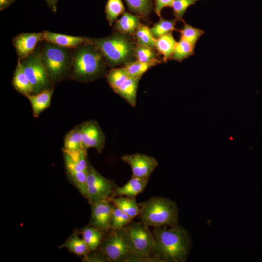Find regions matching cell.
<instances>
[{"label":"cell","instance_id":"1","mask_svg":"<svg viewBox=\"0 0 262 262\" xmlns=\"http://www.w3.org/2000/svg\"><path fill=\"white\" fill-rule=\"evenodd\" d=\"M153 234L155 244L152 255L160 262H184L190 248L186 230L177 225L170 229L155 228Z\"/></svg>","mask_w":262,"mask_h":262},{"label":"cell","instance_id":"2","mask_svg":"<svg viewBox=\"0 0 262 262\" xmlns=\"http://www.w3.org/2000/svg\"><path fill=\"white\" fill-rule=\"evenodd\" d=\"M72 52L70 77L77 81L88 82L106 74V60L92 43H83Z\"/></svg>","mask_w":262,"mask_h":262},{"label":"cell","instance_id":"3","mask_svg":"<svg viewBox=\"0 0 262 262\" xmlns=\"http://www.w3.org/2000/svg\"><path fill=\"white\" fill-rule=\"evenodd\" d=\"M129 36L117 31L105 37L90 40L102 53L108 65L115 66H125L136 59V45Z\"/></svg>","mask_w":262,"mask_h":262},{"label":"cell","instance_id":"4","mask_svg":"<svg viewBox=\"0 0 262 262\" xmlns=\"http://www.w3.org/2000/svg\"><path fill=\"white\" fill-rule=\"evenodd\" d=\"M141 221L155 228L173 227L178 223V209L174 202L162 197H153L139 204Z\"/></svg>","mask_w":262,"mask_h":262},{"label":"cell","instance_id":"5","mask_svg":"<svg viewBox=\"0 0 262 262\" xmlns=\"http://www.w3.org/2000/svg\"><path fill=\"white\" fill-rule=\"evenodd\" d=\"M42 62L53 84L70 77L72 52L45 41L40 48Z\"/></svg>","mask_w":262,"mask_h":262},{"label":"cell","instance_id":"6","mask_svg":"<svg viewBox=\"0 0 262 262\" xmlns=\"http://www.w3.org/2000/svg\"><path fill=\"white\" fill-rule=\"evenodd\" d=\"M126 243L131 255L148 257L152 256L155 242L149 226L142 222H131L118 231Z\"/></svg>","mask_w":262,"mask_h":262},{"label":"cell","instance_id":"7","mask_svg":"<svg viewBox=\"0 0 262 262\" xmlns=\"http://www.w3.org/2000/svg\"><path fill=\"white\" fill-rule=\"evenodd\" d=\"M24 72L30 82L33 94L53 87L42 61L40 48L25 59L20 61Z\"/></svg>","mask_w":262,"mask_h":262},{"label":"cell","instance_id":"8","mask_svg":"<svg viewBox=\"0 0 262 262\" xmlns=\"http://www.w3.org/2000/svg\"><path fill=\"white\" fill-rule=\"evenodd\" d=\"M115 183L98 173L89 164L87 178V196L90 202L111 199L115 189Z\"/></svg>","mask_w":262,"mask_h":262},{"label":"cell","instance_id":"9","mask_svg":"<svg viewBox=\"0 0 262 262\" xmlns=\"http://www.w3.org/2000/svg\"><path fill=\"white\" fill-rule=\"evenodd\" d=\"M102 251L109 262H127L131 255L120 232L113 230L104 240Z\"/></svg>","mask_w":262,"mask_h":262},{"label":"cell","instance_id":"10","mask_svg":"<svg viewBox=\"0 0 262 262\" xmlns=\"http://www.w3.org/2000/svg\"><path fill=\"white\" fill-rule=\"evenodd\" d=\"M121 159L131 167L132 176L147 180L158 165L154 157L142 153L124 155Z\"/></svg>","mask_w":262,"mask_h":262},{"label":"cell","instance_id":"11","mask_svg":"<svg viewBox=\"0 0 262 262\" xmlns=\"http://www.w3.org/2000/svg\"><path fill=\"white\" fill-rule=\"evenodd\" d=\"M44 40L43 32L22 33L12 39L18 60L22 61L32 54L38 43Z\"/></svg>","mask_w":262,"mask_h":262},{"label":"cell","instance_id":"12","mask_svg":"<svg viewBox=\"0 0 262 262\" xmlns=\"http://www.w3.org/2000/svg\"><path fill=\"white\" fill-rule=\"evenodd\" d=\"M111 199L98 200L91 203L90 226L103 231L110 229L111 216L114 204Z\"/></svg>","mask_w":262,"mask_h":262},{"label":"cell","instance_id":"13","mask_svg":"<svg viewBox=\"0 0 262 262\" xmlns=\"http://www.w3.org/2000/svg\"><path fill=\"white\" fill-rule=\"evenodd\" d=\"M83 142L84 149H95L100 153L105 146V136L99 124L95 120H90L82 123Z\"/></svg>","mask_w":262,"mask_h":262},{"label":"cell","instance_id":"14","mask_svg":"<svg viewBox=\"0 0 262 262\" xmlns=\"http://www.w3.org/2000/svg\"><path fill=\"white\" fill-rule=\"evenodd\" d=\"M43 32L45 41L67 49H75L90 41V38L85 37L63 34L49 31Z\"/></svg>","mask_w":262,"mask_h":262},{"label":"cell","instance_id":"15","mask_svg":"<svg viewBox=\"0 0 262 262\" xmlns=\"http://www.w3.org/2000/svg\"><path fill=\"white\" fill-rule=\"evenodd\" d=\"M53 92L54 88L52 87L26 96L30 103L34 117H38L50 106Z\"/></svg>","mask_w":262,"mask_h":262},{"label":"cell","instance_id":"16","mask_svg":"<svg viewBox=\"0 0 262 262\" xmlns=\"http://www.w3.org/2000/svg\"><path fill=\"white\" fill-rule=\"evenodd\" d=\"M148 180L136 177H132L123 186L115 187L114 195L119 196L135 197L143 191Z\"/></svg>","mask_w":262,"mask_h":262},{"label":"cell","instance_id":"17","mask_svg":"<svg viewBox=\"0 0 262 262\" xmlns=\"http://www.w3.org/2000/svg\"><path fill=\"white\" fill-rule=\"evenodd\" d=\"M141 18L137 15L124 12L121 17L116 21L114 29L122 33L133 35L137 29L141 25Z\"/></svg>","mask_w":262,"mask_h":262},{"label":"cell","instance_id":"18","mask_svg":"<svg viewBox=\"0 0 262 262\" xmlns=\"http://www.w3.org/2000/svg\"><path fill=\"white\" fill-rule=\"evenodd\" d=\"M140 78L129 76L115 92L132 107L136 104L137 92Z\"/></svg>","mask_w":262,"mask_h":262},{"label":"cell","instance_id":"19","mask_svg":"<svg viewBox=\"0 0 262 262\" xmlns=\"http://www.w3.org/2000/svg\"><path fill=\"white\" fill-rule=\"evenodd\" d=\"M12 83L14 89L25 97L33 94V86L24 72L20 60H18Z\"/></svg>","mask_w":262,"mask_h":262},{"label":"cell","instance_id":"20","mask_svg":"<svg viewBox=\"0 0 262 262\" xmlns=\"http://www.w3.org/2000/svg\"><path fill=\"white\" fill-rule=\"evenodd\" d=\"M65 166L69 178L78 190L87 196V172L77 169L66 157L64 156Z\"/></svg>","mask_w":262,"mask_h":262},{"label":"cell","instance_id":"21","mask_svg":"<svg viewBox=\"0 0 262 262\" xmlns=\"http://www.w3.org/2000/svg\"><path fill=\"white\" fill-rule=\"evenodd\" d=\"M82 142V125L81 124L75 127L66 134L64 140L63 149L68 152H72L84 149Z\"/></svg>","mask_w":262,"mask_h":262},{"label":"cell","instance_id":"22","mask_svg":"<svg viewBox=\"0 0 262 262\" xmlns=\"http://www.w3.org/2000/svg\"><path fill=\"white\" fill-rule=\"evenodd\" d=\"M176 43L172 33L156 38L155 49L163 56L164 62L171 59Z\"/></svg>","mask_w":262,"mask_h":262},{"label":"cell","instance_id":"23","mask_svg":"<svg viewBox=\"0 0 262 262\" xmlns=\"http://www.w3.org/2000/svg\"><path fill=\"white\" fill-rule=\"evenodd\" d=\"M111 201L115 206L119 208L132 219L139 214L140 207L135 197L120 196L111 198Z\"/></svg>","mask_w":262,"mask_h":262},{"label":"cell","instance_id":"24","mask_svg":"<svg viewBox=\"0 0 262 262\" xmlns=\"http://www.w3.org/2000/svg\"><path fill=\"white\" fill-rule=\"evenodd\" d=\"M66 248L71 252L79 256H87L90 251L82 238H80L77 233L70 236L61 246Z\"/></svg>","mask_w":262,"mask_h":262},{"label":"cell","instance_id":"25","mask_svg":"<svg viewBox=\"0 0 262 262\" xmlns=\"http://www.w3.org/2000/svg\"><path fill=\"white\" fill-rule=\"evenodd\" d=\"M81 234L90 251L96 250L101 243L103 231L95 227H84L82 229Z\"/></svg>","mask_w":262,"mask_h":262},{"label":"cell","instance_id":"26","mask_svg":"<svg viewBox=\"0 0 262 262\" xmlns=\"http://www.w3.org/2000/svg\"><path fill=\"white\" fill-rule=\"evenodd\" d=\"M127 5L129 10L146 19L150 14L153 0H124Z\"/></svg>","mask_w":262,"mask_h":262},{"label":"cell","instance_id":"27","mask_svg":"<svg viewBox=\"0 0 262 262\" xmlns=\"http://www.w3.org/2000/svg\"><path fill=\"white\" fill-rule=\"evenodd\" d=\"M195 46L180 38L175 46L171 60L182 62L184 59L194 55Z\"/></svg>","mask_w":262,"mask_h":262},{"label":"cell","instance_id":"28","mask_svg":"<svg viewBox=\"0 0 262 262\" xmlns=\"http://www.w3.org/2000/svg\"><path fill=\"white\" fill-rule=\"evenodd\" d=\"M125 8L121 0H107L105 12L106 19L110 26H112L118 16L125 12Z\"/></svg>","mask_w":262,"mask_h":262},{"label":"cell","instance_id":"29","mask_svg":"<svg viewBox=\"0 0 262 262\" xmlns=\"http://www.w3.org/2000/svg\"><path fill=\"white\" fill-rule=\"evenodd\" d=\"M132 220L129 215L114 205L112 213L110 229L115 231H118L131 222Z\"/></svg>","mask_w":262,"mask_h":262},{"label":"cell","instance_id":"30","mask_svg":"<svg viewBox=\"0 0 262 262\" xmlns=\"http://www.w3.org/2000/svg\"><path fill=\"white\" fill-rule=\"evenodd\" d=\"M128 77L129 75L124 67L111 69L106 74L107 81L115 92Z\"/></svg>","mask_w":262,"mask_h":262},{"label":"cell","instance_id":"31","mask_svg":"<svg viewBox=\"0 0 262 262\" xmlns=\"http://www.w3.org/2000/svg\"><path fill=\"white\" fill-rule=\"evenodd\" d=\"M137 44L154 49L156 38L152 34L150 28L147 26L141 25L133 34Z\"/></svg>","mask_w":262,"mask_h":262},{"label":"cell","instance_id":"32","mask_svg":"<svg viewBox=\"0 0 262 262\" xmlns=\"http://www.w3.org/2000/svg\"><path fill=\"white\" fill-rule=\"evenodd\" d=\"M157 64L155 62H142L136 60L128 63L124 67L129 76L141 77L148 69Z\"/></svg>","mask_w":262,"mask_h":262},{"label":"cell","instance_id":"33","mask_svg":"<svg viewBox=\"0 0 262 262\" xmlns=\"http://www.w3.org/2000/svg\"><path fill=\"white\" fill-rule=\"evenodd\" d=\"M183 23V28L177 31L180 33V38L195 46L200 37L204 33V32L200 29L191 26L184 21Z\"/></svg>","mask_w":262,"mask_h":262},{"label":"cell","instance_id":"34","mask_svg":"<svg viewBox=\"0 0 262 262\" xmlns=\"http://www.w3.org/2000/svg\"><path fill=\"white\" fill-rule=\"evenodd\" d=\"M134 54L136 60L142 62L160 63V60L157 58V55L154 49L147 46L136 44L135 47Z\"/></svg>","mask_w":262,"mask_h":262},{"label":"cell","instance_id":"35","mask_svg":"<svg viewBox=\"0 0 262 262\" xmlns=\"http://www.w3.org/2000/svg\"><path fill=\"white\" fill-rule=\"evenodd\" d=\"M177 20L174 19H165L160 17L159 21L154 24L150 28L154 37L156 39L162 35L172 33L175 29Z\"/></svg>","mask_w":262,"mask_h":262},{"label":"cell","instance_id":"36","mask_svg":"<svg viewBox=\"0 0 262 262\" xmlns=\"http://www.w3.org/2000/svg\"><path fill=\"white\" fill-rule=\"evenodd\" d=\"M201 0H174L172 8L175 19L179 21H184L183 17L187 9Z\"/></svg>","mask_w":262,"mask_h":262},{"label":"cell","instance_id":"37","mask_svg":"<svg viewBox=\"0 0 262 262\" xmlns=\"http://www.w3.org/2000/svg\"><path fill=\"white\" fill-rule=\"evenodd\" d=\"M174 0H155L154 10L156 15L161 17V11L165 7H172Z\"/></svg>","mask_w":262,"mask_h":262},{"label":"cell","instance_id":"38","mask_svg":"<svg viewBox=\"0 0 262 262\" xmlns=\"http://www.w3.org/2000/svg\"><path fill=\"white\" fill-rule=\"evenodd\" d=\"M84 260L88 262H109L103 254L102 255L94 254L91 256L88 254L85 256Z\"/></svg>","mask_w":262,"mask_h":262},{"label":"cell","instance_id":"39","mask_svg":"<svg viewBox=\"0 0 262 262\" xmlns=\"http://www.w3.org/2000/svg\"><path fill=\"white\" fill-rule=\"evenodd\" d=\"M48 6L54 12L57 11V6L58 0H44Z\"/></svg>","mask_w":262,"mask_h":262},{"label":"cell","instance_id":"40","mask_svg":"<svg viewBox=\"0 0 262 262\" xmlns=\"http://www.w3.org/2000/svg\"><path fill=\"white\" fill-rule=\"evenodd\" d=\"M15 0H0V9L1 11L10 6Z\"/></svg>","mask_w":262,"mask_h":262}]
</instances>
